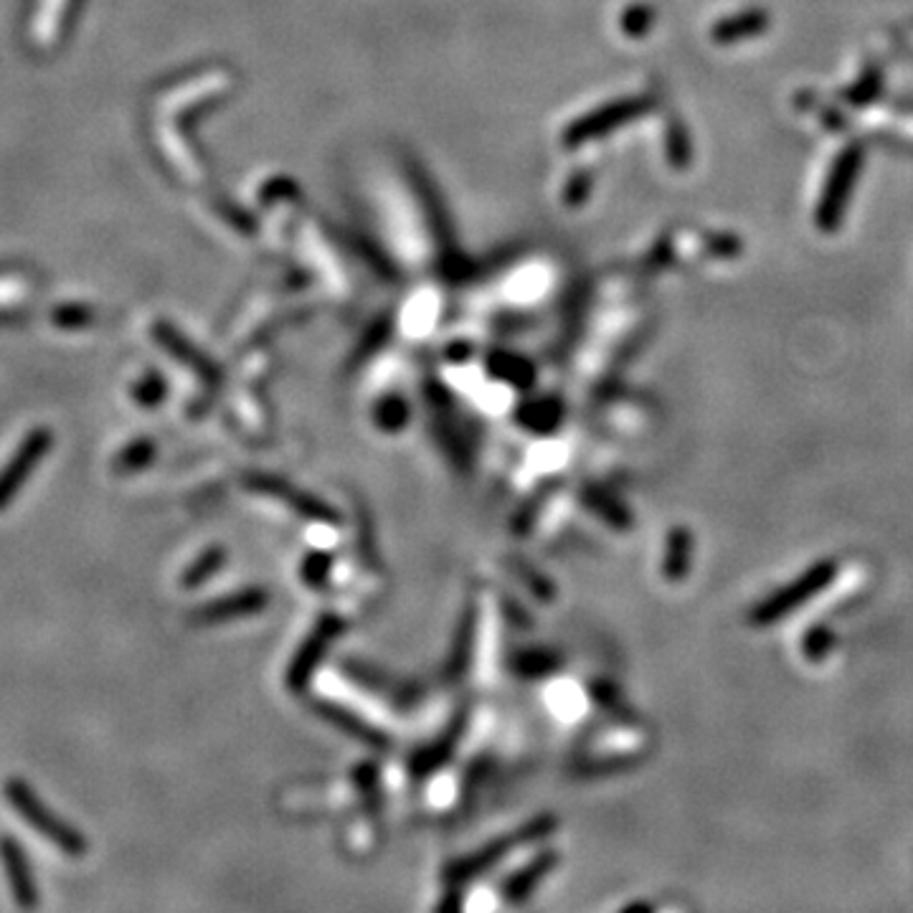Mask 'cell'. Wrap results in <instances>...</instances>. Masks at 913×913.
<instances>
[{
    "label": "cell",
    "mask_w": 913,
    "mask_h": 913,
    "mask_svg": "<svg viewBox=\"0 0 913 913\" xmlns=\"http://www.w3.org/2000/svg\"><path fill=\"white\" fill-rule=\"evenodd\" d=\"M337 632H341V625H337L335 619H325L318 629H315V635L310 637V640H307V644L300 652V657L295 660L293 673H289V680H293V685H300L303 680H307V675L312 673V667H315V663H318V657L322 655V650H325L328 644L333 642V637Z\"/></svg>",
    "instance_id": "6"
},
{
    "label": "cell",
    "mask_w": 913,
    "mask_h": 913,
    "mask_svg": "<svg viewBox=\"0 0 913 913\" xmlns=\"http://www.w3.org/2000/svg\"><path fill=\"white\" fill-rule=\"evenodd\" d=\"M51 447L54 435L49 427H34L21 439L15 452L8 456V462L0 467V513L8 510V506L15 500V495L26 487L38 464L49 456Z\"/></svg>",
    "instance_id": "3"
},
{
    "label": "cell",
    "mask_w": 913,
    "mask_h": 913,
    "mask_svg": "<svg viewBox=\"0 0 913 913\" xmlns=\"http://www.w3.org/2000/svg\"><path fill=\"white\" fill-rule=\"evenodd\" d=\"M556 863V855H543V857H538V861H535L531 868H525L521 876H515L513 880H510V884L506 886V899H513V901H521V899H525V896L531 893V888L538 884V880L546 876V873L550 870V865Z\"/></svg>",
    "instance_id": "9"
},
{
    "label": "cell",
    "mask_w": 913,
    "mask_h": 913,
    "mask_svg": "<svg viewBox=\"0 0 913 913\" xmlns=\"http://www.w3.org/2000/svg\"><path fill=\"white\" fill-rule=\"evenodd\" d=\"M838 577V561L835 558H822L815 566L802 573L799 579H794L792 584L779 589L776 594H769L767 600L759 602L757 607L751 609L749 621L754 627H769L774 621H782L790 617L792 612H797L802 604H807L815 596H820L825 589L832 584V579Z\"/></svg>",
    "instance_id": "2"
},
{
    "label": "cell",
    "mask_w": 913,
    "mask_h": 913,
    "mask_svg": "<svg viewBox=\"0 0 913 913\" xmlns=\"http://www.w3.org/2000/svg\"><path fill=\"white\" fill-rule=\"evenodd\" d=\"M692 566V533L688 529H673L667 533V548L663 561V577L667 581H683Z\"/></svg>",
    "instance_id": "5"
},
{
    "label": "cell",
    "mask_w": 913,
    "mask_h": 913,
    "mask_svg": "<svg viewBox=\"0 0 913 913\" xmlns=\"http://www.w3.org/2000/svg\"><path fill=\"white\" fill-rule=\"evenodd\" d=\"M153 460H155L153 439H147V437L132 439L130 444H124L122 450L115 454L112 472L115 475H135V472H143Z\"/></svg>",
    "instance_id": "8"
},
{
    "label": "cell",
    "mask_w": 913,
    "mask_h": 913,
    "mask_svg": "<svg viewBox=\"0 0 913 913\" xmlns=\"http://www.w3.org/2000/svg\"><path fill=\"white\" fill-rule=\"evenodd\" d=\"M266 604V596L262 592H244L226 596V600H218L201 612V619L206 621H222V619H239L247 617V614L259 612Z\"/></svg>",
    "instance_id": "7"
},
{
    "label": "cell",
    "mask_w": 913,
    "mask_h": 913,
    "mask_svg": "<svg viewBox=\"0 0 913 913\" xmlns=\"http://www.w3.org/2000/svg\"><path fill=\"white\" fill-rule=\"evenodd\" d=\"M224 554L222 550H211V554H206V556H201L199 561H195L191 569L186 571V577H183V584L186 586H199L201 581H206V579H211L216 573V569L218 566H222V561H224Z\"/></svg>",
    "instance_id": "11"
},
{
    "label": "cell",
    "mask_w": 913,
    "mask_h": 913,
    "mask_svg": "<svg viewBox=\"0 0 913 913\" xmlns=\"http://www.w3.org/2000/svg\"><path fill=\"white\" fill-rule=\"evenodd\" d=\"M832 642H835V637H832L828 632V629L817 627V629H813V632L807 635V640H805V655L809 660H822L830 652Z\"/></svg>",
    "instance_id": "12"
},
{
    "label": "cell",
    "mask_w": 913,
    "mask_h": 913,
    "mask_svg": "<svg viewBox=\"0 0 913 913\" xmlns=\"http://www.w3.org/2000/svg\"><path fill=\"white\" fill-rule=\"evenodd\" d=\"M586 500L592 502V508L604 518V521H609L612 525H617L619 531H625L627 525H632V515H629L627 510L621 508L617 500L609 498L607 493L592 490V493H586Z\"/></svg>",
    "instance_id": "10"
},
{
    "label": "cell",
    "mask_w": 913,
    "mask_h": 913,
    "mask_svg": "<svg viewBox=\"0 0 913 913\" xmlns=\"http://www.w3.org/2000/svg\"><path fill=\"white\" fill-rule=\"evenodd\" d=\"M0 865H3L15 906L23 911L36 909L38 903H42V893H38L34 865H31L26 847H23L19 838L0 835Z\"/></svg>",
    "instance_id": "4"
},
{
    "label": "cell",
    "mask_w": 913,
    "mask_h": 913,
    "mask_svg": "<svg viewBox=\"0 0 913 913\" xmlns=\"http://www.w3.org/2000/svg\"><path fill=\"white\" fill-rule=\"evenodd\" d=\"M3 794H5L8 805L13 807V813L19 815L21 820L36 832V835L49 840L54 847H59L61 853L69 857L86 855L90 842H86L84 832L74 828L72 822H67L64 817H59L57 813H54V809L46 805L42 797H38V792L26 782V779H21V776L5 779Z\"/></svg>",
    "instance_id": "1"
}]
</instances>
